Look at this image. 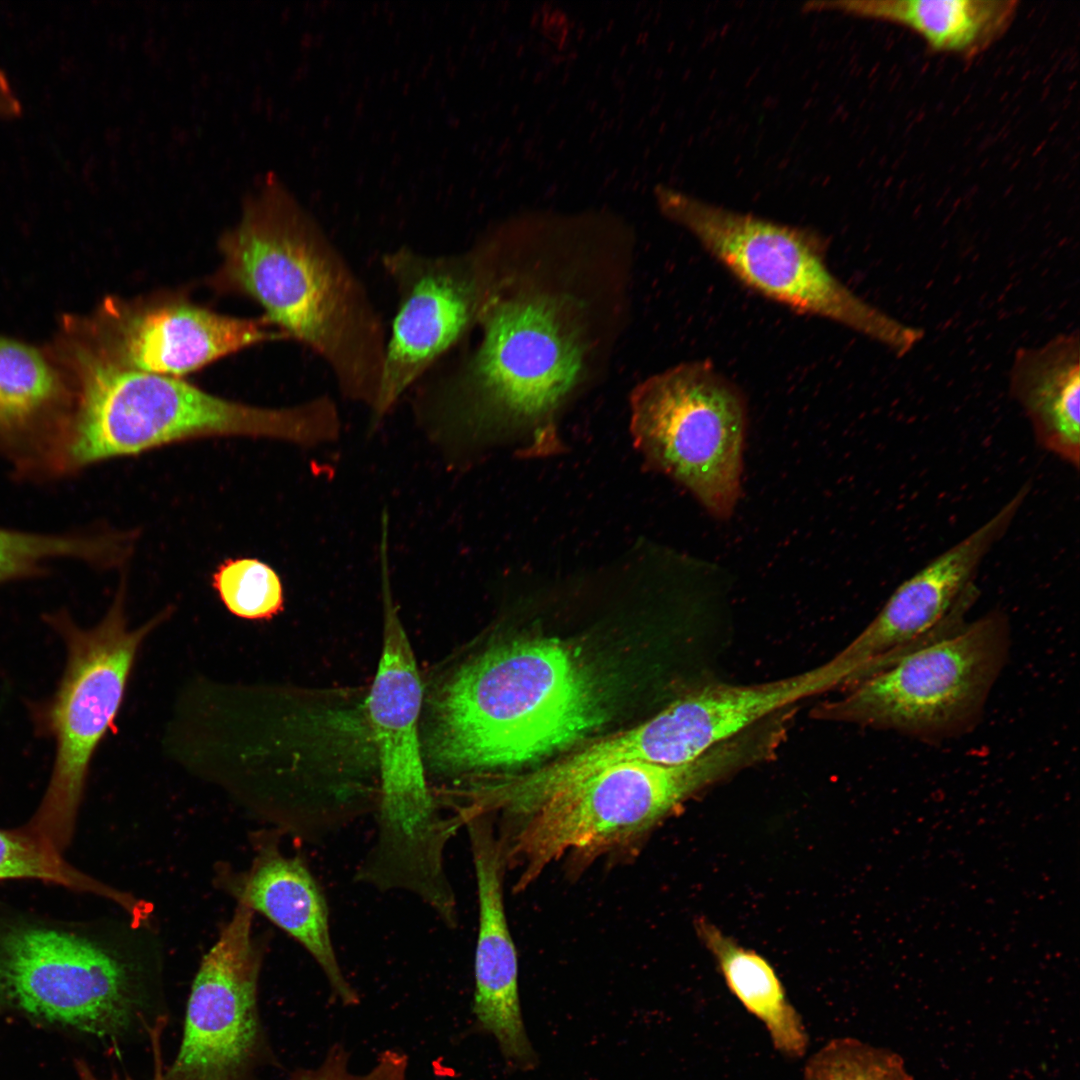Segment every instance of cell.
Returning a JSON list of instances; mask_svg holds the SVG:
<instances>
[{"label":"cell","mask_w":1080,"mask_h":1080,"mask_svg":"<svg viewBox=\"0 0 1080 1080\" xmlns=\"http://www.w3.org/2000/svg\"><path fill=\"white\" fill-rule=\"evenodd\" d=\"M123 555L118 535L39 533L0 526V584L40 576L64 560L114 564Z\"/></svg>","instance_id":"cell-22"},{"label":"cell","mask_w":1080,"mask_h":1080,"mask_svg":"<svg viewBox=\"0 0 1080 1080\" xmlns=\"http://www.w3.org/2000/svg\"><path fill=\"white\" fill-rule=\"evenodd\" d=\"M853 669L835 655L828 662L784 679L750 684H711L678 698L661 712L675 764L692 761L771 714L837 687L850 686Z\"/></svg>","instance_id":"cell-17"},{"label":"cell","mask_w":1080,"mask_h":1080,"mask_svg":"<svg viewBox=\"0 0 1080 1080\" xmlns=\"http://www.w3.org/2000/svg\"><path fill=\"white\" fill-rule=\"evenodd\" d=\"M1010 393L1029 419L1038 444L1078 469L1080 344L1077 332L1016 351Z\"/></svg>","instance_id":"cell-19"},{"label":"cell","mask_w":1080,"mask_h":1080,"mask_svg":"<svg viewBox=\"0 0 1080 1080\" xmlns=\"http://www.w3.org/2000/svg\"><path fill=\"white\" fill-rule=\"evenodd\" d=\"M661 212L686 229L734 278L789 309L849 328L897 356L922 340L921 329L868 303L830 269L816 231L734 211L657 186Z\"/></svg>","instance_id":"cell-7"},{"label":"cell","mask_w":1080,"mask_h":1080,"mask_svg":"<svg viewBox=\"0 0 1080 1080\" xmlns=\"http://www.w3.org/2000/svg\"><path fill=\"white\" fill-rule=\"evenodd\" d=\"M1010 624L999 610L903 657L817 706L816 718L943 740L975 727L1010 650Z\"/></svg>","instance_id":"cell-9"},{"label":"cell","mask_w":1080,"mask_h":1080,"mask_svg":"<svg viewBox=\"0 0 1080 1080\" xmlns=\"http://www.w3.org/2000/svg\"><path fill=\"white\" fill-rule=\"evenodd\" d=\"M732 994L765 1027L773 1047L784 1057L805 1056L809 1037L773 967L762 956L736 944L707 921L698 925Z\"/></svg>","instance_id":"cell-21"},{"label":"cell","mask_w":1080,"mask_h":1080,"mask_svg":"<svg viewBox=\"0 0 1080 1080\" xmlns=\"http://www.w3.org/2000/svg\"><path fill=\"white\" fill-rule=\"evenodd\" d=\"M382 573L383 645L367 698L379 763L376 837L354 880L382 892L404 891L435 905L453 890L444 850L463 820L442 812L428 781L421 739L424 685L391 600L387 570Z\"/></svg>","instance_id":"cell-5"},{"label":"cell","mask_w":1080,"mask_h":1080,"mask_svg":"<svg viewBox=\"0 0 1080 1080\" xmlns=\"http://www.w3.org/2000/svg\"><path fill=\"white\" fill-rule=\"evenodd\" d=\"M421 736L428 769L454 781L530 765L607 719L597 674L568 644L525 638L466 659L429 692Z\"/></svg>","instance_id":"cell-2"},{"label":"cell","mask_w":1080,"mask_h":1080,"mask_svg":"<svg viewBox=\"0 0 1080 1080\" xmlns=\"http://www.w3.org/2000/svg\"><path fill=\"white\" fill-rule=\"evenodd\" d=\"M745 736L678 765L623 762L558 788L512 815L498 840L504 864H517V888L566 856L592 858L639 840L701 788L756 762ZM511 816V817H512Z\"/></svg>","instance_id":"cell-6"},{"label":"cell","mask_w":1080,"mask_h":1080,"mask_svg":"<svg viewBox=\"0 0 1080 1080\" xmlns=\"http://www.w3.org/2000/svg\"><path fill=\"white\" fill-rule=\"evenodd\" d=\"M8 880H36L94 894L115 902L124 910L134 903L132 895L75 868L62 853L25 825L0 828V881Z\"/></svg>","instance_id":"cell-23"},{"label":"cell","mask_w":1080,"mask_h":1080,"mask_svg":"<svg viewBox=\"0 0 1080 1080\" xmlns=\"http://www.w3.org/2000/svg\"><path fill=\"white\" fill-rule=\"evenodd\" d=\"M0 1009L114 1040L155 1023L129 962L77 928L25 917H0Z\"/></svg>","instance_id":"cell-10"},{"label":"cell","mask_w":1080,"mask_h":1080,"mask_svg":"<svg viewBox=\"0 0 1080 1080\" xmlns=\"http://www.w3.org/2000/svg\"><path fill=\"white\" fill-rule=\"evenodd\" d=\"M408 1057L401 1051H383L376 1065L366 1074L355 1075L348 1070V1053L339 1044L328 1051L323 1063L315 1069H297L289 1080H404Z\"/></svg>","instance_id":"cell-26"},{"label":"cell","mask_w":1080,"mask_h":1080,"mask_svg":"<svg viewBox=\"0 0 1080 1080\" xmlns=\"http://www.w3.org/2000/svg\"><path fill=\"white\" fill-rule=\"evenodd\" d=\"M576 301L501 275L467 352L447 355L412 388L415 414L440 439L503 418L551 413L582 376L585 333Z\"/></svg>","instance_id":"cell-3"},{"label":"cell","mask_w":1080,"mask_h":1080,"mask_svg":"<svg viewBox=\"0 0 1080 1080\" xmlns=\"http://www.w3.org/2000/svg\"><path fill=\"white\" fill-rule=\"evenodd\" d=\"M253 913L238 904L192 984L183 1037L165 1080H260L274 1063L258 1009L263 953Z\"/></svg>","instance_id":"cell-13"},{"label":"cell","mask_w":1080,"mask_h":1080,"mask_svg":"<svg viewBox=\"0 0 1080 1080\" xmlns=\"http://www.w3.org/2000/svg\"><path fill=\"white\" fill-rule=\"evenodd\" d=\"M1022 506V499L1013 496L896 588L874 619L838 653L854 667L856 684L966 623L978 596L976 573Z\"/></svg>","instance_id":"cell-15"},{"label":"cell","mask_w":1080,"mask_h":1080,"mask_svg":"<svg viewBox=\"0 0 1080 1080\" xmlns=\"http://www.w3.org/2000/svg\"><path fill=\"white\" fill-rule=\"evenodd\" d=\"M802 1080H913L895 1051L853 1037L831 1039L815 1051Z\"/></svg>","instance_id":"cell-24"},{"label":"cell","mask_w":1080,"mask_h":1080,"mask_svg":"<svg viewBox=\"0 0 1080 1080\" xmlns=\"http://www.w3.org/2000/svg\"><path fill=\"white\" fill-rule=\"evenodd\" d=\"M219 249L210 285L254 300L285 338L323 361L343 397L372 410L388 330L343 252L277 176L247 195Z\"/></svg>","instance_id":"cell-1"},{"label":"cell","mask_w":1080,"mask_h":1080,"mask_svg":"<svg viewBox=\"0 0 1080 1080\" xmlns=\"http://www.w3.org/2000/svg\"><path fill=\"white\" fill-rule=\"evenodd\" d=\"M631 424L650 462L711 516L726 520L734 513L748 427L736 384L707 361L681 363L633 391Z\"/></svg>","instance_id":"cell-11"},{"label":"cell","mask_w":1080,"mask_h":1080,"mask_svg":"<svg viewBox=\"0 0 1080 1080\" xmlns=\"http://www.w3.org/2000/svg\"><path fill=\"white\" fill-rule=\"evenodd\" d=\"M464 826L471 843L479 904L473 1014L480 1029L496 1039L510 1064L530 1070L537 1057L521 1013L517 954L503 901L504 860L489 815H468Z\"/></svg>","instance_id":"cell-16"},{"label":"cell","mask_w":1080,"mask_h":1080,"mask_svg":"<svg viewBox=\"0 0 1080 1080\" xmlns=\"http://www.w3.org/2000/svg\"><path fill=\"white\" fill-rule=\"evenodd\" d=\"M218 883L238 904L262 914L297 941L323 971L336 999L348 1006L359 1003L333 946L327 899L302 857L286 856L270 837L259 845L247 871H223Z\"/></svg>","instance_id":"cell-18"},{"label":"cell","mask_w":1080,"mask_h":1080,"mask_svg":"<svg viewBox=\"0 0 1080 1080\" xmlns=\"http://www.w3.org/2000/svg\"><path fill=\"white\" fill-rule=\"evenodd\" d=\"M1017 0H846L810 2L807 11L834 10L892 23L917 34L935 53L974 59L1013 23Z\"/></svg>","instance_id":"cell-20"},{"label":"cell","mask_w":1080,"mask_h":1080,"mask_svg":"<svg viewBox=\"0 0 1080 1080\" xmlns=\"http://www.w3.org/2000/svg\"><path fill=\"white\" fill-rule=\"evenodd\" d=\"M118 591L103 619L78 626L64 611L47 623L66 647V663L53 695L33 708L41 735L53 740L55 757L47 788L24 825L63 854L75 828L92 761L121 707L137 652L145 638L169 616L166 610L130 629Z\"/></svg>","instance_id":"cell-8"},{"label":"cell","mask_w":1080,"mask_h":1080,"mask_svg":"<svg viewBox=\"0 0 1080 1080\" xmlns=\"http://www.w3.org/2000/svg\"><path fill=\"white\" fill-rule=\"evenodd\" d=\"M381 265L397 300L388 330L374 420L385 416L433 366L462 344L501 275L496 244L428 254L401 246Z\"/></svg>","instance_id":"cell-12"},{"label":"cell","mask_w":1080,"mask_h":1080,"mask_svg":"<svg viewBox=\"0 0 1080 1080\" xmlns=\"http://www.w3.org/2000/svg\"><path fill=\"white\" fill-rule=\"evenodd\" d=\"M264 317L223 315L184 295L108 297L74 336L128 370L182 378L229 354L284 336Z\"/></svg>","instance_id":"cell-14"},{"label":"cell","mask_w":1080,"mask_h":1080,"mask_svg":"<svg viewBox=\"0 0 1080 1080\" xmlns=\"http://www.w3.org/2000/svg\"><path fill=\"white\" fill-rule=\"evenodd\" d=\"M70 408L53 478L93 464L204 437L326 441V402L263 408L221 398L185 381L121 368L73 337Z\"/></svg>","instance_id":"cell-4"},{"label":"cell","mask_w":1080,"mask_h":1080,"mask_svg":"<svg viewBox=\"0 0 1080 1080\" xmlns=\"http://www.w3.org/2000/svg\"><path fill=\"white\" fill-rule=\"evenodd\" d=\"M165 1025H166V1019H165V1017L161 1016L156 1020L154 1025L151 1026L147 1031V1033H148V1035L150 1037V1040L152 1042L153 1055H154V1073H153V1077L150 1080H165L164 1064H163L162 1049H161V1036H162V1032H163V1029H164ZM76 1067H77V1072H78L80 1080H104V1079H100L96 1075H94V1073L91 1071L89 1066L85 1062H83L81 1060L77 1061ZM105 1080H133V1079H131L129 1076H126L124 1078H120L117 1075H113L111 1078L105 1079Z\"/></svg>","instance_id":"cell-27"},{"label":"cell","mask_w":1080,"mask_h":1080,"mask_svg":"<svg viewBox=\"0 0 1080 1080\" xmlns=\"http://www.w3.org/2000/svg\"><path fill=\"white\" fill-rule=\"evenodd\" d=\"M21 112V102L7 75L0 68V118L15 117Z\"/></svg>","instance_id":"cell-28"},{"label":"cell","mask_w":1080,"mask_h":1080,"mask_svg":"<svg viewBox=\"0 0 1080 1080\" xmlns=\"http://www.w3.org/2000/svg\"><path fill=\"white\" fill-rule=\"evenodd\" d=\"M212 584L225 607L240 618L269 619L283 608L279 575L258 559L224 561L213 574Z\"/></svg>","instance_id":"cell-25"}]
</instances>
